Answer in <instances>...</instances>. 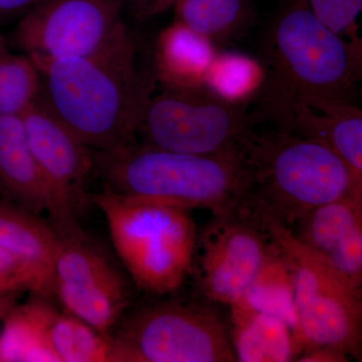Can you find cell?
<instances>
[{"label": "cell", "mask_w": 362, "mask_h": 362, "mask_svg": "<svg viewBox=\"0 0 362 362\" xmlns=\"http://www.w3.org/2000/svg\"><path fill=\"white\" fill-rule=\"evenodd\" d=\"M32 59L40 71V103L86 146L112 151L135 142L156 81L138 68L130 33L90 56Z\"/></svg>", "instance_id": "cell-1"}, {"label": "cell", "mask_w": 362, "mask_h": 362, "mask_svg": "<svg viewBox=\"0 0 362 362\" xmlns=\"http://www.w3.org/2000/svg\"><path fill=\"white\" fill-rule=\"evenodd\" d=\"M266 81L255 122L288 132L295 105L307 98L354 102L362 75V47L321 23L307 0H286L264 40Z\"/></svg>", "instance_id": "cell-2"}, {"label": "cell", "mask_w": 362, "mask_h": 362, "mask_svg": "<svg viewBox=\"0 0 362 362\" xmlns=\"http://www.w3.org/2000/svg\"><path fill=\"white\" fill-rule=\"evenodd\" d=\"M105 188L126 199L156 202L213 214L247 209L251 176L240 148L192 154L131 143L95 151Z\"/></svg>", "instance_id": "cell-3"}, {"label": "cell", "mask_w": 362, "mask_h": 362, "mask_svg": "<svg viewBox=\"0 0 362 362\" xmlns=\"http://www.w3.org/2000/svg\"><path fill=\"white\" fill-rule=\"evenodd\" d=\"M240 150L251 176L247 209L256 218L291 228L316 207L362 194V175L313 140L276 128L254 129Z\"/></svg>", "instance_id": "cell-4"}, {"label": "cell", "mask_w": 362, "mask_h": 362, "mask_svg": "<svg viewBox=\"0 0 362 362\" xmlns=\"http://www.w3.org/2000/svg\"><path fill=\"white\" fill-rule=\"evenodd\" d=\"M90 202L103 213L117 254L140 289L156 295L180 289L189 277L197 235L188 209L107 188Z\"/></svg>", "instance_id": "cell-5"}, {"label": "cell", "mask_w": 362, "mask_h": 362, "mask_svg": "<svg viewBox=\"0 0 362 362\" xmlns=\"http://www.w3.org/2000/svg\"><path fill=\"white\" fill-rule=\"evenodd\" d=\"M261 223L291 273L302 349L331 347L361 361V288L305 247L291 228L266 218Z\"/></svg>", "instance_id": "cell-6"}, {"label": "cell", "mask_w": 362, "mask_h": 362, "mask_svg": "<svg viewBox=\"0 0 362 362\" xmlns=\"http://www.w3.org/2000/svg\"><path fill=\"white\" fill-rule=\"evenodd\" d=\"M112 337L114 362L237 361L230 329L206 301L145 307Z\"/></svg>", "instance_id": "cell-7"}, {"label": "cell", "mask_w": 362, "mask_h": 362, "mask_svg": "<svg viewBox=\"0 0 362 362\" xmlns=\"http://www.w3.org/2000/svg\"><path fill=\"white\" fill-rule=\"evenodd\" d=\"M255 124L247 106L228 103L204 87L163 89L145 104L136 137L156 148L213 154L240 148Z\"/></svg>", "instance_id": "cell-8"}, {"label": "cell", "mask_w": 362, "mask_h": 362, "mask_svg": "<svg viewBox=\"0 0 362 362\" xmlns=\"http://www.w3.org/2000/svg\"><path fill=\"white\" fill-rule=\"evenodd\" d=\"M273 240L249 209L213 214L197 232L189 277L209 303L230 305L249 289L270 256Z\"/></svg>", "instance_id": "cell-9"}, {"label": "cell", "mask_w": 362, "mask_h": 362, "mask_svg": "<svg viewBox=\"0 0 362 362\" xmlns=\"http://www.w3.org/2000/svg\"><path fill=\"white\" fill-rule=\"evenodd\" d=\"M125 0H42L23 14L11 44L30 59L81 58L127 35Z\"/></svg>", "instance_id": "cell-10"}, {"label": "cell", "mask_w": 362, "mask_h": 362, "mask_svg": "<svg viewBox=\"0 0 362 362\" xmlns=\"http://www.w3.org/2000/svg\"><path fill=\"white\" fill-rule=\"evenodd\" d=\"M56 237V297L66 312L110 334L129 306L127 281L103 247L80 226Z\"/></svg>", "instance_id": "cell-11"}, {"label": "cell", "mask_w": 362, "mask_h": 362, "mask_svg": "<svg viewBox=\"0 0 362 362\" xmlns=\"http://www.w3.org/2000/svg\"><path fill=\"white\" fill-rule=\"evenodd\" d=\"M26 140L47 185V221L56 233L77 228L90 202L86 185L95 170L94 150L86 146L37 99L20 116Z\"/></svg>", "instance_id": "cell-12"}, {"label": "cell", "mask_w": 362, "mask_h": 362, "mask_svg": "<svg viewBox=\"0 0 362 362\" xmlns=\"http://www.w3.org/2000/svg\"><path fill=\"white\" fill-rule=\"evenodd\" d=\"M294 226L291 230L299 242L361 288L362 194L316 207Z\"/></svg>", "instance_id": "cell-13"}, {"label": "cell", "mask_w": 362, "mask_h": 362, "mask_svg": "<svg viewBox=\"0 0 362 362\" xmlns=\"http://www.w3.org/2000/svg\"><path fill=\"white\" fill-rule=\"evenodd\" d=\"M288 132L328 147L362 175V112L354 102L302 100L293 109Z\"/></svg>", "instance_id": "cell-14"}, {"label": "cell", "mask_w": 362, "mask_h": 362, "mask_svg": "<svg viewBox=\"0 0 362 362\" xmlns=\"http://www.w3.org/2000/svg\"><path fill=\"white\" fill-rule=\"evenodd\" d=\"M220 51L204 35L175 21L157 37L154 78L163 89L202 88Z\"/></svg>", "instance_id": "cell-15"}, {"label": "cell", "mask_w": 362, "mask_h": 362, "mask_svg": "<svg viewBox=\"0 0 362 362\" xmlns=\"http://www.w3.org/2000/svg\"><path fill=\"white\" fill-rule=\"evenodd\" d=\"M56 233L39 214L11 202H0V247L25 264L39 279L45 298L56 297Z\"/></svg>", "instance_id": "cell-16"}, {"label": "cell", "mask_w": 362, "mask_h": 362, "mask_svg": "<svg viewBox=\"0 0 362 362\" xmlns=\"http://www.w3.org/2000/svg\"><path fill=\"white\" fill-rule=\"evenodd\" d=\"M0 188L7 201L42 216L47 185L20 116L0 117Z\"/></svg>", "instance_id": "cell-17"}, {"label": "cell", "mask_w": 362, "mask_h": 362, "mask_svg": "<svg viewBox=\"0 0 362 362\" xmlns=\"http://www.w3.org/2000/svg\"><path fill=\"white\" fill-rule=\"evenodd\" d=\"M51 300L33 294L4 316L0 333V361L59 362L49 342V329L59 311Z\"/></svg>", "instance_id": "cell-18"}, {"label": "cell", "mask_w": 362, "mask_h": 362, "mask_svg": "<svg viewBox=\"0 0 362 362\" xmlns=\"http://www.w3.org/2000/svg\"><path fill=\"white\" fill-rule=\"evenodd\" d=\"M230 317L249 313L277 317L291 328L302 350L291 273L274 240L265 265L246 293L239 301L230 305Z\"/></svg>", "instance_id": "cell-19"}, {"label": "cell", "mask_w": 362, "mask_h": 362, "mask_svg": "<svg viewBox=\"0 0 362 362\" xmlns=\"http://www.w3.org/2000/svg\"><path fill=\"white\" fill-rule=\"evenodd\" d=\"M230 340L240 362H288L302 351L291 328L263 313L230 317Z\"/></svg>", "instance_id": "cell-20"}, {"label": "cell", "mask_w": 362, "mask_h": 362, "mask_svg": "<svg viewBox=\"0 0 362 362\" xmlns=\"http://www.w3.org/2000/svg\"><path fill=\"white\" fill-rule=\"evenodd\" d=\"M173 11L175 21L220 49L246 35L255 21L251 0H178Z\"/></svg>", "instance_id": "cell-21"}, {"label": "cell", "mask_w": 362, "mask_h": 362, "mask_svg": "<svg viewBox=\"0 0 362 362\" xmlns=\"http://www.w3.org/2000/svg\"><path fill=\"white\" fill-rule=\"evenodd\" d=\"M266 69L261 59L244 52H218L204 87L228 103L249 106L263 89Z\"/></svg>", "instance_id": "cell-22"}, {"label": "cell", "mask_w": 362, "mask_h": 362, "mask_svg": "<svg viewBox=\"0 0 362 362\" xmlns=\"http://www.w3.org/2000/svg\"><path fill=\"white\" fill-rule=\"evenodd\" d=\"M49 342L59 362H114V340L78 317L59 312Z\"/></svg>", "instance_id": "cell-23"}, {"label": "cell", "mask_w": 362, "mask_h": 362, "mask_svg": "<svg viewBox=\"0 0 362 362\" xmlns=\"http://www.w3.org/2000/svg\"><path fill=\"white\" fill-rule=\"evenodd\" d=\"M40 75L30 57L11 51L0 33V117L21 116L39 99Z\"/></svg>", "instance_id": "cell-24"}, {"label": "cell", "mask_w": 362, "mask_h": 362, "mask_svg": "<svg viewBox=\"0 0 362 362\" xmlns=\"http://www.w3.org/2000/svg\"><path fill=\"white\" fill-rule=\"evenodd\" d=\"M317 18L333 33L357 47H362L357 18L362 0H307Z\"/></svg>", "instance_id": "cell-25"}, {"label": "cell", "mask_w": 362, "mask_h": 362, "mask_svg": "<svg viewBox=\"0 0 362 362\" xmlns=\"http://www.w3.org/2000/svg\"><path fill=\"white\" fill-rule=\"evenodd\" d=\"M0 273L18 279L28 286L32 294L44 297L42 286L35 273L23 262L6 250L0 247Z\"/></svg>", "instance_id": "cell-26"}, {"label": "cell", "mask_w": 362, "mask_h": 362, "mask_svg": "<svg viewBox=\"0 0 362 362\" xmlns=\"http://www.w3.org/2000/svg\"><path fill=\"white\" fill-rule=\"evenodd\" d=\"M178 0H129L130 11L138 21H148L173 8Z\"/></svg>", "instance_id": "cell-27"}, {"label": "cell", "mask_w": 362, "mask_h": 362, "mask_svg": "<svg viewBox=\"0 0 362 362\" xmlns=\"http://www.w3.org/2000/svg\"><path fill=\"white\" fill-rule=\"evenodd\" d=\"M42 0H0V23L21 18Z\"/></svg>", "instance_id": "cell-28"}, {"label": "cell", "mask_w": 362, "mask_h": 362, "mask_svg": "<svg viewBox=\"0 0 362 362\" xmlns=\"http://www.w3.org/2000/svg\"><path fill=\"white\" fill-rule=\"evenodd\" d=\"M349 356L340 350L331 347H316L305 351L297 361L308 362H345L349 361Z\"/></svg>", "instance_id": "cell-29"}, {"label": "cell", "mask_w": 362, "mask_h": 362, "mask_svg": "<svg viewBox=\"0 0 362 362\" xmlns=\"http://www.w3.org/2000/svg\"><path fill=\"white\" fill-rule=\"evenodd\" d=\"M28 291V286L18 279L0 273V296Z\"/></svg>", "instance_id": "cell-30"}, {"label": "cell", "mask_w": 362, "mask_h": 362, "mask_svg": "<svg viewBox=\"0 0 362 362\" xmlns=\"http://www.w3.org/2000/svg\"><path fill=\"white\" fill-rule=\"evenodd\" d=\"M18 295L8 294L0 296V319L4 318V316L16 306L14 301Z\"/></svg>", "instance_id": "cell-31"}, {"label": "cell", "mask_w": 362, "mask_h": 362, "mask_svg": "<svg viewBox=\"0 0 362 362\" xmlns=\"http://www.w3.org/2000/svg\"><path fill=\"white\" fill-rule=\"evenodd\" d=\"M0 202H9L7 201L6 197H4V192H2L1 188H0Z\"/></svg>", "instance_id": "cell-32"}]
</instances>
